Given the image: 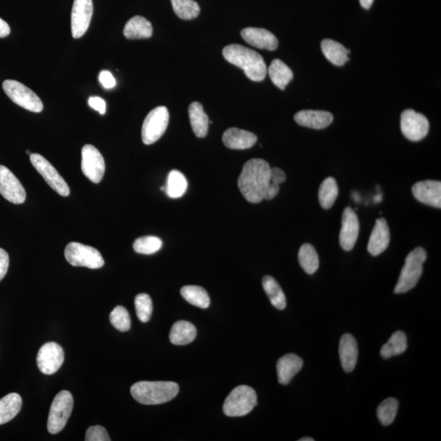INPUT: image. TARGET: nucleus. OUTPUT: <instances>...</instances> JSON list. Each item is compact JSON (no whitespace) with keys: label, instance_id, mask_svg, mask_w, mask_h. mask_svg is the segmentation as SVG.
<instances>
[{"label":"nucleus","instance_id":"nucleus-1","mask_svg":"<svg viewBox=\"0 0 441 441\" xmlns=\"http://www.w3.org/2000/svg\"><path fill=\"white\" fill-rule=\"evenodd\" d=\"M270 171L269 163L262 158H252L245 163L238 179V186L247 201L259 204L264 200Z\"/></svg>","mask_w":441,"mask_h":441},{"label":"nucleus","instance_id":"nucleus-2","mask_svg":"<svg viewBox=\"0 0 441 441\" xmlns=\"http://www.w3.org/2000/svg\"><path fill=\"white\" fill-rule=\"evenodd\" d=\"M223 57L228 62L242 69L252 81L260 82L266 76L267 68L259 53L240 44H231L223 49Z\"/></svg>","mask_w":441,"mask_h":441},{"label":"nucleus","instance_id":"nucleus-3","mask_svg":"<svg viewBox=\"0 0 441 441\" xmlns=\"http://www.w3.org/2000/svg\"><path fill=\"white\" fill-rule=\"evenodd\" d=\"M130 391L137 402L147 405H161L175 398L179 386L173 381H142L133 384Z\"/></svg>","mask_w":441,"mask_h":441},{"label":"nucleus","instance_id":"nucleus-4","mask_svg":"<svg viewBox=\"0 0 441 441\" xmlns=\"http://www.w3.org/2000/svg\"><path fill=\"white\" fill-rule=\"evenodd\" d=\"M427 260V252L422 247H416L405 259V264L401 270L395 294L407 293L414 288L423 274L424 262Z\"/></svg>","mask_w":441,"mask_h":441},{"label":"nucleus","instance_id":"nucleus-5","mask_svg":"<svg viewBox=\"0 0 441 441\" xmlns=\"http://www.w3.org/2000/svg\"><path fill=\"white\" fill-rule=\"evenodd\" d=\"M257 405V398L255 391L249 386H238L227 396L223 412L228 417H242L250 414Z\"/></svg>","mask_w":441,"mask_h":441},{"label":"nucleus","instance_id":"nucleus-6","mask_svg":"<svg viewBox=\"0 0 441 441\" xmlns=\"http://www.w3.org/2000/svg\"><path fill=\"white\" fill-rule=\"evenodd\" d=\"M73 396L68 391H62L54 398L48 419L49 433L57 434L65 428L72 412Z\"/></svg>","mask_w":441,"mask_h":441},{"label":"nucleus","instance_id":"nucleus-7","mask_svg":"<svg viewBox=\"0 0 441 441\" xmlns=\"http://www.w3.org/2000/svg\"><path fill=\"white\" fill-rule=\"evenodd\" d=\"M67 261L74 266L88 267L99 269L105 264L101 252L95 247L84 245L78 242H72L65 250Z\"/></svg>","mask_w":441,"mask_h":441},{"label":"nucleus","instance_id":"nucleus-8","mask_svg":"<svg viewBox=\"0 0 441 441\" xmlns=\"http://www.w3.org/2000/svg\"><path fill=\"white\" fill-rule=\"evenodd\" d=\"M3 89L6 95L17 105L34 113L43 111V104L41 99L23 83L7 79L3 83Z\"/></svg>","mask_w":441,"mask_h":441},{"label":"nucleus","instance_id":"nucleus-9","mask_svg":"<svg viewBox=\"0 0 441 441\" xmlns=\"http://www.w3.org/2000/svg\"><path fill=\"white\" fill-rule=\"evenodd\" d=\"M170 113L165 107H158L148 114L142 128V140L146 145L156 142L165 133Z\"/></svg>","mask_w":441,"mask_h":441},{"label":"nucleus","instance_id":"nucleus-10","mask_svg":"<svg viewBox=\"0 0 441 441\" xmlns=\"http://www.w3.org/2000/svg\"><path fill=\"white\" fill-rule=\"evenodd\" d=\"M429 122L423 114L408 109L401 114L400 128L403 135L412 142L423 140L429 132Z\"/></svg>","mask_w":441,"mask_h":441},{"label":"nucleus","instance_id":"nucleus-11","mask_svg":"<svg viewBox=\"0 0 441 441\" xmlns=\"http://www.w3.org/2000/svg\"><path fill=\"white\" fill-rule=\"evenodd\" d=\"M31 162L39 175L48 183V186L55 191L58 195L65 197L70 195L71 191L67 183L59 175L56 168L46 158L39 155V154H32Z\"/></svg>","mask_w":441,"mask_h":441},{"label":"nucleus","instance_id":"nucleus-12","mask_svg":"<svg viewBox=\"0 0 441 441\" xmlns=\"http://www.w3.org/2000/svg\"><path fill=\"white\" fill-rule=\"evenodd\" d=\"M81 168L84 175L93 183L102 180L105 173V161L95 147L86 145L82 148Z\"/></svg>","mask_w":441,"mask_h":441},{"label":"nucleus","instance_id":"nucleus-13","mask_svg":"<svg viewBox=\"0 0 441 441\" xmlns=\"http://www.w3.org/2000/svg\"><path fill=\"white\" fill-rule=\"evenodd\" d=\"M64 362V351L56 343H47L39 349L37 355L39 369L43 374H55Z\"/></svg>","mask_w":441,"mask_h":441},{"label":"nucleus","instance_id":"nucleus-14","mask_svg":"<svg viewBox=\"0 0 441 441\" xmlns=\"http://www.w3.org/2000/svg\"><path fill=\"white\" fill-rule=\"evenodd\" d=\"M0 194L15 205H21L27 199V193L22 183L4 165H0Z\"/></svg>","mask_w":441,"mask_h":441},{"label":"nucleus","instance_id":"nucleus-15","mask_svg":"<svg viewBox=\"0 0 441 441\" xmlns=\"http://www.w3.org/2000/svg\"><path fill=\"white\" fill-rule=\"evenodd\" d=\"M93 13V0H74L72 11V33L74 39H79L90 26Z\"/></svg>","mask_w":441,"mask_h":441},{"label":"nucleus","instance_id":"nucleus-16","mask_svg":"<svg viewBox=\"0 0 441 441\" xmlns=\"http://www.w3.org/2000/svg\"><path fill=\"white\" fill-rule=\"evenodd\" d=\"M360 223L358 215L351 208H346L341 219L339 235L340 245L344 250L351 251L353 249L358 239Z\"/></svg>","mask_w":441,"mask_h":441},{"label":"nucleus","instance_id":"nucleus-17","mask_svg":"<svg viewBox=\"0 0 441 441\" xmlns=\"http://www.w3.org/2000/svg\"><path fill=\"white\" fill-rule=\"evenodd\" d=\"M414 196L423 204L441 208V182L439 181H422L415 183L412 187Z\"/></svg>","mask_w":441,"mask_h":441},{"label":"nucleus","instance_id":"nucleus-18","mask_svg":"<svg viewBox=\"0 0 441 441\" xmlns=\"http://www.w3.org/2000/svg\"><path fill=\"white\" fill-rule=\"evenodd\" d=\"M241 36L250 46L257 48L274 51L278 47V39L273 34L265 29L245 28L242 29Z\"/></svg>","mask_w":441,"mask_h":441},{"label":"nucleus","instance_id":"nucleus-19","mask_svg":"<svg viewBox=\"0 0 441 441\" xmlns=\"http://www.w3.org/2000/svg\"><path fill=\"white\" fill-rule=\"evenodd\" d=\"M294 120L301 126L323 130L334 121V116L328 111L304 110L297 112Z\"/></svg>","mask_w":441,"mask_h":441},{"label":"nucleus","instance_id":"nucleus-20","mask_svg":"<svg viewBox=\"0 0 441 441\" xmlns=\"http://www.w3.org/2000/svg\"><path fill=\"white\" fill-rule=\"evenodd\" d=\"M390 243V231L386 219H376L375 226L368 244V251L373 256H378L388 249Z\"/></svg>","mask_w":441,"mask_h":441},{"label":"nucleus","instance_id":"nucleus-21","mask_svg":"<svg viewBox=\"0 0 441 441\" xmlns=\"http://www.w3.org/2000/svg\"><path fill=\"white\" fill-rule=\"evenodd\" d=\"M257 137L249 131L231 128L222 136V142L227 148L234 150H245L255 145Z\"/></svg>","mask_w":441,"mask_h":441},{"label":"nucleus","instance_id":"nucleus-22","mask_svg":"<svg viewBox=\"0 0 441 441\" xmlns=\"http://www.w3.org/2000/svg\"><path fill=\"white\" fill-rule=\"evenodd\" d=\"M339 358L341 366L346 373L353 371L358 360V346L354 337L345 334L339 343Z\"/></svg>","mask_w":441,"mask_h":441},{"label":"nucleus","instance_id":"nucleus-23","mask_svg":"<svg viewBox=\"0 0 441 441\" xmlns=\"http://www.w3.org/2000/svg\"><path fill=\"white\" fill-rule=\"evenodd\" d=\"M302 365L304 361L295 354H287L281 358L276 366L279 383L282 385L289 384L301 369Z\"/></svg>","mask_w":441,"mask_h":441},{"label":"nucleus","instance_id":"nucleus-24","mask_svg":"<svg viewBox=\"0 0 441 441\" xmlns=\"http://www.w3.org/2000/svg\"><path fill=\"white\" fill-rule=\"evenodd\" d=\"M321 49L325 57L334 66L341 67L349 61L348 54L351 51L339 42L324 39L321 43Z\"/></svg>","mask_w":441,"mask_h":441},{"label":"nucleus","instance_id":"nucleus-25","mask_svg":"<svg viewBox=\"0 0 441 441\" xmlns=\"http://www.w3.org/2000/svg\"><path fill=\"white\" fill-rule=\"evenodd\" d=\"M152 33L151 23L141 16L132 18L123 29V34L128 39H148L152 36Z\"/></svg>","mask_w":441,"mask_h":441},{"label":"nucleus","instance_id":"nucleus-26","mask_svg":"<svg viewBox=\"0 0 441 441\" xmlns=\"http://www.w3.org/2000/svg\"><path fill=\"white\" fill-rule=\"evenodd\" d=\"M196 333L194 325L188 321L179 320L172 325L170 339L172 344L184 346L195 340Z\"/></svg>","mask_w":441,"mask_h":441},{"label":"nucleus","instance_id":"nucleus-27","mask_svg":"<svg viewBox=\"0 0 441 441\" xmlns=\"http://www.w3.org/2000/svg\"><path fill=\"white\" fill-rule=\"evenodd\" d=\"M189 117L193 132L198 137H205L209 131V117L201 103L192 102L189 107Z\"/></svg>","mask_w":441,"mask_h":441},{"label":"nucleus","instance_id":"nucleus-28","mask_svg":"<svg viewBox=\"0 0 441 441\" xmlns=\"http://www.w3.org/2000/svg\"><path fill=\"white\" fill-rule=\"evenodd\" d=\"M22 399L18 393H10L0 399V425L10 422L19 414Z\"/></svg>","mask_w":441,"mask_h":441},{"label":"nucleus","instance_id":"nucleus-29","mask_svg":"<svg viewBox=\"0 0 441 441\" xmlns=\"http://www.w3.org/2000/svg\"><path fill=\"white\" fill-rule=\"evenodd\" d=\"M269 73L272 83L281 90H284L294 78L293 72L280 59L272 61L269 68Z\"/></svg>","mask_w":441,"mask_h":441},{"label":"nucleus","instance_id":"nucleus-30","mask_svg":"<svg viewBox=\"0 0 441 441\" xmlns=\"http://www.w3.org/2000/svg\"><path fill=\"white\" fill-rule=\"evenodd\" d=\"M262 287L269 296L272 306L276 309L284 310L286 307V297L283 290L277 281L270 276H266L262 279Z\"/></svg>","mask_w":441,"mask_h":441},{"label":"nucleus","instance_id":"nucleus-31","mask_svg":"<svg viewBox=\"0 0 441 441\" xmlns=\"http://www.w3.org/2000/svg\"><path fill=\"white\" fill-rule=\"evenodd\" d=\"M407 349V338L402 331L395 332L391 336L388 343L383 346L380 355L384 359H389L393 356L405 353Z\"/></svg>","mask_w":441,"mask_h":441},{"label":"nucleus","instance_id":"nucleus-32","mask_svg":"<svg viewBox=\"0 0 441 441\" xmlns=\"http://www.w3.org/2000/svg\"><path fill=\"white\" fill-rule=\"evenodd\" d=\"M181 295L183 299L193 306L206 309L210 305V299L206 290L202 287L196 285H186L182 287Z\"/></svg>","mask_w":441,"mask_h":441},{"label":"nucleus","instance_id":"nucleus-33","mask_svg":"<svg viewBox=\"0 0 441 441\" xmlns=\"http://www.w3.org/2000/svg\"><path fill=\"white\" fill-rule=\"evenodd\" d=\"M339 196V186L334 177H328L321 183L319 189V201L322 208L330 210Z\"/></svg>","mask_w":441,"mask_h":441},{"label":"nucleus","instance_id":"nucleus-34","mask_svg":"<svg viewBox=\"0 0 441 441\" xmlns=\"http://www.w3.org/2000/svg\"><path fill=\"white\" fill-rule=\"evenodd\" d=\"M187 186L185 176L179 171L172 170L167 178L166 194L172 199H177V198H180L185 194Z\"/></svg>","mask_w":441,"mask_h":441},{"label":"nucleus","instance_id":"nucleus-35","mask_svg":"<svg viewBox=\"0 0 441 441\" xmlns=\"http://www.w3.org/2000/svg\"><path fill=\"white\" fill-rule=\"evenodd\" d=\"M299 261L306 273L312 275L319 269V257L315 247L310 244L301 245L299 252Z\"/></svg>","mask_w":441,"mask_h":441},{"label":"nucleus","instance_id":"nucleus-36","mask_svg":"<svg viewBox=\"0 0 441 441\" xmlns=\"http://www.w3.org/2000/svg\"><path fill=\"white\" fill-rule=\"evenodd\" d=\"M173 11L182 20H192L201 13V8L194 0H171Z\"/></svg>","mask_w":441,"mask_h":441},{"label":"nucleus","instance_id":"nucleus-37","mask_svg":"<svg viewBox=\"0 0 441 441\" xmlns=\"http://www.w3.org/2000/svg\"><path fill=\"white\" fill-rule=\"evenodd\" d=\"M398 410V401L395 398H388L381 402L378 409L376 415L381 425L389 426L394 422L396 414Z\"/></svg>","mask_w":441,"mask_h":441},{"label":"nucleus","instance_id":"nucleus-38","mask_svg":"<svg viewBox=\"0 0 441 441\" xmlns=\"http://www.w3.org/2000/svg\"><path fill=\"white\" fill-rule=\"evenodd\" d=\"M163 242L156 236H143L133 243V250L137 254L150 255L156 254L162 247Z\"/></svg>","mask_w":441,"mask_h":441},{"label":"nucleus","instance_id":"nucleus-39","mask_svg":"<svg viewBox=\"0 0 441 441\" xmlns=\"http://www.w3.org/2000/svg\"><path fill=\"white\" fill-rule=\"evenodd\" d=\"M111 325L121 332H127L130 330L131 320L130 314L125 307L118 306L111 311L110 315Z\"/></svg>","mask_w":441,"mask_h":441},{"label":"nucleus","instance_id":"nucleus-40","mask_svg":"<svg viewBox=\"0 0 441 441\" xmlns=\"http://www.w3.org/2000/svg\"><path fill=\"white\" fill-rule=\"evenodd\" d=\"M135 308L138 319L143 323L150 320L153 304L151 297L147 294H140L135 297Z\"/></svg>","mask_w":441,"mask_h":441},{"label":"nucleus","instance_id":"nucleus-41","mask_svg":"<svg viewBox=\"0 0 441 441\" xmlns=\"http://www.w3.org/2000/svg\"><path fill=\"white\" fill-rule=\"evenodd\" d=\"M86 441H111L106 428L102 426H93L87 430Z\"/></svg>","mask_w":441,"mask_h":441},{"label":"nucleus","instance_id":"nucleus-42","mask_svg":"<svg viewBox=\"0 0 441 441\" xmlns=\"http://www.w3.org/2000/svg\"><path fill=\"white\" fill-rule=\"evenodd\" d=\"M99 81H100L102 86L107 88L111 89L116 86V79L114 78L113 74L108 71H102L99 74Z\"/></svg>","mask_w":441,"mask_h":441},{"label":"nucleus","instance_id":"nucleus-43","mask_svg":"<svg viewBox=\"0 0 441 441\" xmlns=\"http://www.w3.org/2000/svg\"><path fill=\"white\" fill-rule=\"evenodd\" d=\"M88 105L94 110L98 111L101 115H104L107 111L106 102L99 97H91L88 99Z\"/></svg>","mask_w":441,"mask_h":441},{"label":"nucleus","instance_id":"nucleus-44","mask_svg":"<svg viewBox=\"0 0 441 441\" xmlns=\"http://www.w3.org/2000/svg\"><path fill=\"white\" fill-rule=\"evenodd\" d=\"M9 266V256L8 252L0 249V281L6 276Z\"/></svg>","mask_w":441,"mask_h":441},{"label":"nucleus","instance_id":"nucleus-45","mask_svg":"<svg viewBox=\"0 0 441 441\" xmlns=\"http://www.w3.org/2000/svg\"><path fill=\"white\" fill-rule=\"evenodd\" d=\"M286 181L285 172L279 168H271L270 182L280 185Z\"/></svg>","mask_w":441,"mask_h":441},{"label":"nucleus","instance_id":"nucleus-46","mask_svg":"<svg viewBox=\"0 0 441 441\" xmlns=\"http://www.w3.org/2000/svg\"><path fill=\"white\" fill-rule=\"evenodd\" d=\"M280 191V185L276 184L273 182H269V186L266 188V191L264 196V200L271 201L278 195Z\"/></svg>","mask_w":441,"mask_h":441},{"label":"nucleus","instance_id":"nucleus-47","mask_svg":"<svg viewBox=\"0 0 441 441\" xmlns=\"http://www.w3.org/2000/svg\"><path fill=\"white\" fill-rule=\"evenodd\" d=\"M11 32L8 24L0 18V38H5Z\"/></svg>","mask_w":441,"mask_h":441},{"label":"nucleus","instance_id":"nucleus-48","mask_svg":"<svg viewBox=\"0 0 441 441\" xmlns=\"http://www.w3.org/2000/svg\"><path fill=\"white\" fill-rule=\"evenodd\" d=\"M360 3L365 9H369L374 3V0H360Z\"/></svg>","mask_w":441,"mask_h":441},{"label":"nucleus","instance_id":"nucleus-49","mask_svg":"<svg viewBox=\"0 0 441 441\" xmlns=\"http://www.w3.org/2000/svg\"><path fill=\"white\" fill-rule=\"evenodd\" d=\"M314 440H315L313 438H311V437H304L299 440V441H314Z\"/></svg>","mask_w":441,"mask_h":441},{"label":"nucleus","instance_id":"nucleus-50","mask_svg":"<svg viewBox=\"0 0 441 441\" xmlns=\"http://www.w3.org/2000/svg\"><path fill=\"white\" fill-rule=\"evenodd\" d=\"M375 202H380L381 201V196L379 195L374 197Z\"/></svg>","mask_w":441,"mask_h":441}]
</instances>
